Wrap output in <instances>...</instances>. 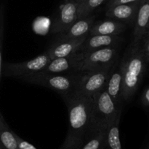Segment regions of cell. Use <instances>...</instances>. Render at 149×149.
Wrapping results in <instances>:
<instances>
[{
	"label": "cell",
	"mask_w": 149,
	"mask_h": 149,
	"mask_svg": "<svg viewBox=\"0 0 149 149\" xmlns=\"http://www.w3.org/2000/svg\"><path fill=\"white\" fill-rule=\"evenodd\" d=\"M141 102L144 106L149 107V86L146 88L141 96Z\"/></svg>",
	"instance_id": "cb8c5ba5"
},
{
	"label": "cell",
	"mask_w": 149,
	"mask_h": 149,
	"mask_svg": "<svg viewBox=\"0 0 149 149\" xmlns=\"http://www.w3.org/2000/svg\"><path fill=\"white\" fill-rule=\"evenodd\" d=\"M127 29L126 23L113 19H106L94 23L89 35H119Z\"/></svg>",
	"instance_id": "5bb4252c"
},
{
	"label": "cell",
	"mask_w": 149,
	"mask_h": 149,
	"mask_svg": "<svg viewBox=\"0 0 149 149\" xmlns=\"http://www.w3.org/2000/svg\"><path fill=\"white\" fill-rule=\"evenodd\" d=\"M87 37L77 39H69L58 40L51 45L45 52L48 54L51 60L57 58L68 56L75 53L81 51L83 44L85 42Z\"/></svg>",
	"instance_id": "30bf717a"
},
{
	"label": "cell",
	"mask_w": 149,
	"mask_h": 149,
	"mask_svg": "<svg viewBox=\"0 0 149 149\" xmlns=\"http://www.w3.org/2000/svg\"><path fill=\"white\" fill-rule=\"evenodd\" d=\"M84 59V52L79 51L68 56L50 60L42 71L49 73H63L65 72L79 71Z\"/></svg>",
	"instance_id": "9c48e42d"
},
{
	"label": "cell",
	"mask_w": 149,
	"mask_h": 149,
	"mask_svg": "<svg viewBox=\"0 0 149 149\" xmlns=\"http://www.w3.org/2000/svg\"><path fill=\"white\" fill-rule=\"evenodd\" d=\"M117 63L107 66L100 70L81 72V76L75 93L93 97L94 94L104 89L108 79Z\"/></svg>",
	"instance_id": "5b68a950"
},
{
	"label": "cell",
	"mask_w": 149,
	"mask_h": 149,
	"mask_svg": "<svg viewBox=\"0 0 149 149\" xmlns=\"http://www.w3.org/2000/svg\"><path fill=\"white\" fill-rule=\"evenodd\" d=\"M143 39V43L142 45V50L143 52L144 56H145V59L146 63H149V35H147Z\"/></svg>",
	"instance_id": "603a6c76"
},
{
	"label": "cell",
	"mask_w": 149,
	"mask_h": 149,
	"mask_svg": "<svg viewBox=\"0 0 149 149\" xmlns=\"http://www.w3.org/2000/svg\"><path fill=\"white\" fill-rule=\"evenodd\" d=\"M147 35H149V18H148V23H147L146 31V36H147Z\"/></svg>",
	"instance_id": "d4e9b609"
},
{
	"label": "cell",
	"mask_w": 149,
	"mask_h": 149,
	"mask_svg": "<svg viewBox=\"0 0 149 149\" xmlns=\"http://www.w3.org/2000/svg\"><path fill=\"white\" fill-rule=\"evenodd\" d=\"M105 90L110 95L111 97L118 104H122V74L117 63L113 67L106 84Z\"/></svg>",
	"instance_id": "2e32d148"
},
{
	"label": "cell",
	"mask_w": 149,
	"mask_h": 149,
	"mask_svg": "<svg viewBox=\"0 0 149 149\" xmlns=\"http://www.w3.org/2000/svg\"><path fill=\"white\" fill-rule=\"evenodd\" d=\"M0 148L1 149H18L16 134L11 130L0 112Z\"/></svg>",
	"instance_id": "e0dca14e"
},
{
	"label": "cell",
	"mask_w": 149,
	"mask_h": 149,
	"mask_svg": "<svg viewBox=\"0 0 149 149\" xmlns=\"http://www.w3.org/2000/svg\"><path fill=\"white\" fill-rule=\"evenodd\" d=\"M149 18V0H140L139 7L134 22L132 43L141 42L145 37Z\"/></svg>",
	"instance_id": "7c38bea8"
},
{
	"label": "cell",
	"mask_w": 149,
	"mask_h": 149,
	"mask_svg": "<svg viewBox=\"0 0 149 149\" xmlns=\"http://www.w3.org/2000/svg\"><path fill=\"white\" fill-rule=\"evenodd\" d=\"M95 16L90 15L77 20L65 32L60 34L58 40L69 39H77L89 35L92 26L95 23Z\"/></svg>",
	"instance_id": "4fadbf2b"
},
{
	"label": "cell",
	"mask_w": 149,
	"mask_h": 149,
	"mask_svg": "<svg viewBox=\"0 0 149 149\" xmlns=\"http://www.w3.org/2000/svg\"><path fill=\"white\" fill-rule=\"evenodd\" d=\"M105 149H109V148L107 147V148H105Z\"/></svg>",
	"instance_id": "4316f807"
},
{
	"label": "cell",
	"mask_w": 149,
	"mask_h": 149,
	"mask_svg": "<svg viewBox=\"0 0 149 149\" xmlns=\"http://www.w3.org/2000/svg\"><path fill=\"white\" fill-rule=\"evenodd\" d=\"M122 38L119 35H88L81 51L88 52L100 48L118 46Z\"/></svg>",
	"instance_id": "9a60e30c"
},
{
	"label": "cell",
	"mask_w": 149,
	"mask_h": 149,
	"mask_svg": "<svg viewBox=\"0 0 149 149\" xmlns=\"http://www.w3.org/2000/svg\"><path fill=\"white\" fill-rule=\"evenodd\" d=\"M0 149H1V148H0Z\"/></svg>",
	"instance_id": "83f0119b"
},
{
	"label": "cell",
	"mask_w": 149,
	"mask_h": 149,
	"mask_svg": "<svg viewBox=\"0 0 149 149\" xmlns=\"http://www.w3.org/2000/svg\"><path fill=\"white\" fill-rule=\"evenodd\" d=\"M67 106L69 127L60 149H80L94 131L92 124L93 97L77 93L62 96Z\"/></svg>",
	"instance_id": "6da1fadb"
},
{
	"label": "cell",
	"mask_w": 149,
	"mask_h": 149,
	"mask_svg": "<svg viewBox=\"0 0 149 149\" xmlns=\"http://www.w3.org/2000/svg\"><path fill=\"white\" fill-rule=\"evenodd\" d=\"M120 118L121 116H119L116 118V120L109 126L107 129L106 141L107 147L109 149H122L119 128Z\"/></svg>",
	"instance_id": "d6986e66"
},
{
	"label": "cell",
	"mask_w": 149,
	"mask_h": 149,
	"mask_svg": "<svg viewBox=\"0 0 149 149\" xmlns=\"http://www.w3.org/2000/svg\"><path fill=\"white\" fill-rule=\"evenodd\" d=\"M107 129L96 130L82 145L80 149H105L107 148L106 141Z\"/></svg>",
	"instance_id": "ac0fdd59"
},
{
	"label": "cell",
	"mask_w": 149,
	"mask_h": 149,
	"mask_svg": "<svg viewBox=\"0 0 149 149\" xmlns=\"http://www.w3.org/2000/svg\"><path fill=\"white\" fill-rule=\"evenodd\" d=\"M79 2L74 0H65L61 6L58 16L53 20L51 27L52 34H61L65 32L77 20V10Z\"/></svg>",
	"instance_id": "ba28073f"
},
{
	"label": "cell",
	"mask_w": 149,
	"mask_h": 149,
	"mask_svg": "<svg viewBox=\"0 0 149 149\" xmlns=\"http://www.w3.org/2000/svg\"><path fill=\"white\" fill-rule=\"evenodd\" d=\"M140 0L129 4H117L108 7L106 15L109 18L125 23H134L139 7Z\"/></svg>",
	"instance_id": "8fae6325"
},
{
	"label": "cell",
	"mask_w": 149,
	"mask_h": 149,
	"mask_svg": "<svg viewBox=\"0 0 149 149\" xmlns=\"http://www.w3.org/2000/svg\"><path fill=\"white\" fill-rule=\"evenodd\" d=\"M79 74H63L61 73H49L39 72L20 77V80L32 84L45 86L63 95H69L77 91L81 78Z\"/></svg>",
	"instance_id": "3957f363"
},
{
	"label": "cell",
	"mask_w": 149,
	"mask_h": 149,
	"mask_svg": "<svg viewBox=\"0 0 149 149\" xmlns=\"http://www.w3.org/2000/svg\"><path fill=\"white\" fill-rule=\"evenodd\" d=\"M92 124L94 131L108 129L109 126L121 116V105H118L103 89L93 96Z\"/></svg>",
	"instance_id": "277c9868"
},
{
	"label": "cell",
	"mask_w": 149,
	"mask_h": 149,
	"mask_svg": "<svg viewBox=\"0 0 149 149\" xmlns=\"http://www.w3.org/2000/svg\"><path fill=\"white\" fill-rule=\"evenodd\" d=\"M50 60L48 54L45 52L29 61L20 63H6L2 67L1 74L5 77L19 79L23 76L42 71Z\"/></svg>",
	"instance_id": "8992f818"
},
{
	"label": "cell",
	"mask_w": 149,
	"mask_h": 149,
	"mask_svg": "<svg viewBox=\"0 0 149 149\" xmlns=\"http://www.w3.org/2000/svg\"><path fill=\"white\" fill-rule=\"evenodd\" d=\"M106 0H83L79 2L77 10V20L92 15V13Z\"/></svg>",
	"instance_id": "ffe728a7"
},
{
	"label": "cell",
	"mask_w": 149,
	"mask_h": 149,
	"mask_svg": "<svg viewBox=\"0 0 149 149\" xmlns=\"http://www.w3.org/2000/svg\"><path fill=\"white\" fill-rule=\"evenodd\" d=\"M119 52L118 46L100 48L84 52V59L81 72L100 70L107 66L114 64L117 61Z\"/></svg>",
	"instance_id": "52a82bcc"
},
{
	"label": "cell",
	"mask_w": 149,
	"mask_h": 149,
	"mask_svg": "<svg viewBox=\"0 0 149 149\" xmlns=\"http://www.w3.org/2000/svg\"><path fill=\"white\" fill-rule=\"evenodd\" d=\"M16 140H17L18 149H37L33 145L31 144L28 141L23 140V138L19 137L17 134H16Z\"/></svg>",
	"instance_id": "7402d4cb"
},
{
	"label": "cell",
	"mask_w": 149,
	"mask_h": 149,
	"mask_svg": "<svg viewBox=\"0 0 149 149\" xmlns=\"http://www.w3.org/2000/svg\"><path fill=\"white\" fill-rule=\"evenodd\" d=\"M74 1H77V2H81V1H82L83 0H74Z\"/></svg>",
	"instance_id": "484cf974"
},
{
	"label": "cell",
	"mask_w": 149,
	"mask_h": 149,
	"mask_svg": "<svg viewBox=\"0 0 149 149\" xmlns=\"http://www.w3.org/2000/svg\"><path fill=\"white\" fill-rule=\"evenodd\" d=\"M4 36V6H0V80L2 72V50Z\"/></svg>",
	"instance_id": "44dd1931"
},
{
	"label": "cell",
	"mask_w": 149,
	"mask_h": 149,
	"mask_svg": "<svg viewBox=\"0 0 149 149\" xmlns=\"http://www.w3.org/2000/svg\"><path fill=\"white\" fill-rule=\"evenodd\" d=\"M146 64L141 42H132L119 64L122 74V100H130L137 91L143 77Z\"/></svg>",
	"instance_id": "7a4b0ae2"
}]
</instances>
